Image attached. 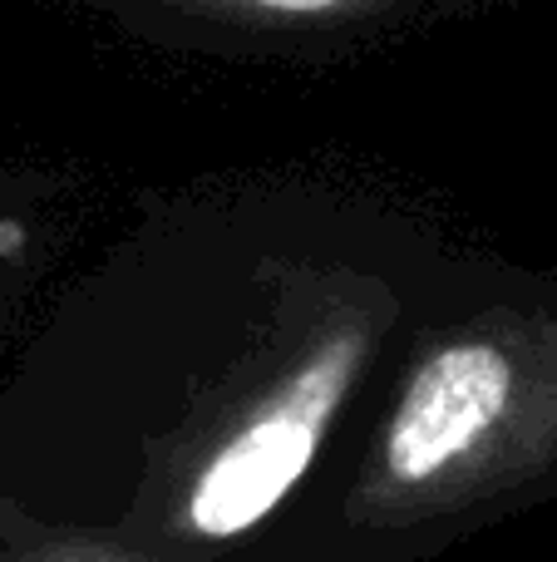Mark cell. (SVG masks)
I'll return each instance as SVG.
<instances>
[{
    "label": "cell",
    "instance_id": "obj_1",
    "mask_svg": "<svg viewBox=\"0 0 557 562\" xmlns=\"http://www.w3.org/2000/svg\"><path fill=\"white\" fill-rule=\"evenodd\" d=\"M557 459V326L493 316L430 340L355 488L365 524L459 508Z\"/></svg>",
    "mask_w": 557,
    "mask_h": 562
},
{
    "label": "cell",
    "instance_id": "obj_2",
    "mask_svg": "<svg viewBox=\"0 0 557 562\" xmlns=\"http://www.w3.org/2000/svg\"><path fill=\"white\" fill-rule=\"evenodd\" d=\"M375 346V311L351 306L296 356L272 390L232 419L178 494V533L227 543L286 504L316 464Z\"/></svg>",
    "mask_w": 557,
    "mask_h": 562
},
{
    "label": "cell",
    "instance_id": "obj_3",
    "mask_svg": "<svg viewBox=\"0 0 557 562\" xmlns=\"http://www.w3.org/2000/svg\"><path fill=\"white\" fill-rule=\"evenodd\" d=\"M168 5L232 20V25H336V20L371 15L385 0H168Z\"/></svg>",
    "mask_w": 557,
    "mask_h": 562
}]
</instances>
